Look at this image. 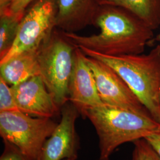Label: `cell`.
Instances as JSON below:
<instances>
[{
    "mask_svg": "<svg viewBox=\"0 0 160 160\" xmlns=\"http://www.w3.org/2000/svg\"><path fill=\"white\" fill-rule=\"evenodd\" d=\"M12 88L18 109L26 114L52 118L60 110L40 75L33 77Z\"/></svg>",
    "mask_w": 160,
    "mask_h": 160,
    "instance_id": "cell-9",
    "label": "cell"
},
{
    "mask_svg": "<svg viewBox=\"0 0 160 160\" xmlns=\"http://www.w3.org/2000/svg\"><path fill=\"white\" fill-rule=\"evenodd\" d=\"M40 48L24 52L0 63V77L13 86L40 75L38 59Z\"/></svg>",
    "mask_w": 160,
    "mask_h": 160,
    "instance_id": "cell-12",
    "label": "cell"
},
{
    "mask_svg": "<svg viewBox=\"0 0 160 160\" xmlns=\"http://www.w3.org/2000/svg\"><path fill=\"white\" fill-rule=\"evenodd\" d=\"M61 119L51 137L45 142L39 160L77 159L78 137L75 122L80 112L72 103H65L61 108Z\"/></svg>",
    "mask_w": 160,
    "mask_h": 160,
    "instance_id": "cell-8",
    "label": "cell"
},
{
    "mask_svg": "<svg viewBox=\"0 0 160 160\" xmlns=\"http://www.w3.org/2000/svg\"><path fill=\"white\" fill-rule=\"evenodd\" d=\"M132 160H160V157L145 139H139L133 142Z\"/></svg>",
    "mask_w": 160,
    "mask_h": 160,
    "instance_id": "cell-15",
    "label": "cell"
},
{
    "mask_svg": "<svg viewBox=\"0 0 160 160\" xmlns=\"http://www.w3.org/2000/svg\"><path fill=\"white\" fill-rule=\"evenodd\" d=\"M77 159H74V158H71V159H65L63 160H76Z\"/></svg>",
    "mask_w": 160,
    "mask_h": 160,
    "instance_id": "cell-21",
    "label": "cell"
},
{
    "mask_svg": "<svg viewBox=\"0 0 160 160\" xmlns=\"http://www.w3.org/2000/svg\"><path fill=\"white\" fill-rule=\"evenodd\" d=\"M58 124L52 118H32L20 110L0 112V135L4 143L28 160H39L44 144Z\"/></svg>",
    "mask_w": 160,
    "mask_h": 160,
    "instance_id": "cell-4",
    "label": "cell"
},
{
    "mask_svg": "<svg viewBox=\"0 0 160 160\" xmlns=\"http://www.w3.org/2000/svg\"><path fill=\"white\" fill-rule=\"evenodd\" d=\"M4 145L5 148L1 156L0 160H28L16 149L8 144Z\"/></svg>",
    "mask_w": 160,
    "mask_h": 160,
    "instance_id": "cell-17",
    "label": "cell"
},
{
    "mask_svg": "<svg viewBox=\"0 0 160 160\" xmlns=\"http://www.w3.org/2000/svg\"><path fill=\"white\" fill-rule=\"evenodd\" d=\"M19 110L15 101L12 86L0 77V112Z\"/></svg>",
    "mask_w": 160,
    "mask_h": 160,
    "instance_id": "cell-16",
    "label": "cell"
},
{
    "mask_svg": "<svg viewBox=\"0 0 160 160\" xmlns=\"http://www.w3.org/2000/svg\"><path fill=\"white\" fill-rule=\"evenodd\" d=\"M57 0H34L25 11L17 38L0 63L24 52L39 49L57 28Z\"/></svg>",
    "mask_w": 160,
    "mask_h": 160,
    "instance_id": "cell-6",
    "label": "cell"
},
{
    "mask_svg": "<svg viewBox=\"0 0 160 160\" xmlns=\"http://www.w3.org/2000/svg\"><path fill=\"white\" fill-rule=\"evenodd\" d=\"M86 57L81 49L77 47L69 82V101L77 108L80 113L103 103L98 93L92 69L86 62Z\"/></svg>",
    "mask_w": 160,
    "mask_h": 160,
    "instance_id": "cell-10",
    "label": "cell"
},
{
    "mask_svg": "<svg viewBox=\"0 0 160 160\" xmlns=\"http://www.w3.org/2000/svg\"><path fill=\"white\" fill-rule=\"evenodd\" d=\"M158 39H159V40H160V34H159V35H158Z\"/></svg>",
    "mask_w": 160,
    "mask_h": 160,
    "instance_id": "cell-22",
    "label": "cell"
},
{
    "mask_svg": "<svg viewBox=\"0 0 160 160\" xmlns=\"http://www.w3.org/2000/svg\"><path fill=\"white\" fill-rule=\"evenodd\" d=\"M86 60L92 69L98 93L103 103L151 115L114 69L93 58L86 56Z\"/></svg>",
    "mask_w": 160,
    "mask_h": 160,
    "instance_id": "cell-7",
    "label": "cell"
},
{
    "mask_svg": "<svg viewBox=\"0 0 160 160\" xmlns=\"http://www.w3.org/2000/svg\"><path fill=\"white\" fill-rule=\"evenodd\" d=\"M57 4L56 27L69 33L92 25L99 6L96 0H57Z\"/></svg>",
    "mask_w": 160,
    "mask_h": 160,
    "instance_id": "cell-11",
    "label": "cell"
},
{
    "mask_svg": "<svg viewBox=\"0 0 160 160\" xmlns=\"http://www.w3.org/2000/svg\"><path fill=\"white\" fill-rule=\"evenodd\" d=\"M76 48L61 30L55 29L39 52L40 76L60 109L69 101V82Z\"/></svg>",
    "mask_w": 160,
    "mask_h": 160,
    "instance_id": "cell-5",
    "label": "cell"
},
{
    "mask_svg": "<svg viewBox=\"0 0 160 160\" xmlns=\"http://www.w3.org/2000/svg\"><path fill=\"white\" fill-rule=\"evenodd\" d=\"M98 5L123 8L143 20L152 30L160 26V0H96Z\"/></svg>",
    "mask_w": 160,
    "mask_h": 160,
    "instance_id": "cell-13",
    "label": "cell"
},
{
    "mask_svg": "<svg viewBox=\"0 0 160 160\" xmlns=\"http://www.w3.org/2000/svg\"><path fill=\"white\" fill-rule=\"evenodd\" d=\"M34 0H14L9 10L13 13L25 12L27 8Z\"/></svg>",
    "mask_w": 160,
    "mask_h": 160,
    "instance_id": "cell-18",
    "label": "cell"
},
{
    "mask_svg": "<svg viewBox=\"0 0 160 160\" xmlns=\"http://www.w3.org/2000/svg\"><path fill=\"white\" fill-rule=\"evenodd\" d=\"M24 13H13L9 9L0 13V59L13 45Z\"/></svg>",
    "mask_w": 160,
    "mask_h": 160,
    "instance_id": "cell-14",
    "label": "cell"
},
{
    "mask_svg": "<svg viewBox=\"0 0 160 160\" xmlns=\"http://www.w3.org/2000/svg\"><path fill=\"white\" fill-rule=\"evenodd\" d=\"M81 114L94 127L99 139V160H109L120 145L144 139L157 131L160 123L151 115L102 103Z\"/></svg>",
    "mask_w": 160,
    "mask_h": 160,
    "instance_id": "cell-2",
    "label": "cell"
},
{
    "mask_svg": "<svg viewBox=\"0 0 160 160\" xmlns=\"http://www.w3.org/2000/svg\"><path fill=\"white\" fill-rule=\"evenodd\" d=\"M92 25L98 34L81 36L61 31L77 48H84L108 56L139 55L152 39L154 30L132 12L109 5H99Z\"/></svg>",
    "mask_w": 160,
    "mask_h": 160,
    "instance_id": "cell-1",
    "label": "cell"
},
{
    "mask_svg": "<svg viewBox=\"0 0 160 160\" xmlns=\"http://www.w3.org/2000/svg\"><path fill=\"white\" fill-rule=\"evenodd\" d=\"M14 0H0V13L10 8Z\"/></svg>",
    "mask_w": 160,
    "mask_h": 160,
    "instance_id": "cell-20",
    "label": "cell"
},
{
    "mask_svg": "<svg viewBox=\"0 0 160 160\" xmlns=\"http://www.w3.org/2000/svg\"><path fill=\"white\" fill-rule=\"evenodd\" d=\"M144 139L147 141L152 148L154 149L155 151L160 157V127L157 131Z\"/></svg>",
    "mask_w": 160,
    "mask_h": 160,
    "instance_id": "cell-19",
    "label": "cell"
},
{
    "mask_svg": "<svg viewBox=\"0 0 160 160\" xmlns=\"http://www.w3.org/2000/svg\"><path fill=\"white\" fill-rule=\"evenodd\" d=\"M87 57L102 61L119 74L152 117L160 123V45L147 54L105 55L79 48Z\"/></svg>",
    "mask_w": 160,
    "mask_h": 160,
    "instance_id": "cell-3",
    "label": "cell"
}]
</instances>
